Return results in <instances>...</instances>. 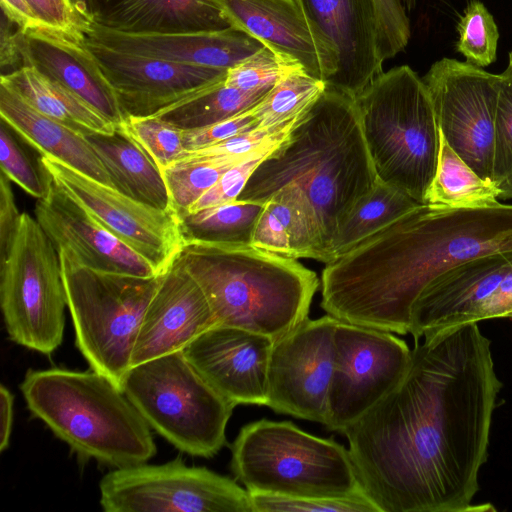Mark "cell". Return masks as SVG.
<instances>
[{"mask_svg":"<svg viewBox=\"0 0 512 512\" xmlns=\"http://www.w3.org/2000/svg\"><path fill=\"white\" fill-rule=\"evenodd\" d=\"M405 9L411 11L416 6V0H402Z\"/></svg>","mask_w":512,"mask_h":512,"instance_id":"cell-52","label":"cell"},{"mask_svg":"<svg viewBox=\"0 0 512 512\" xmlns=\"http://www.w3.org/2000/svg\"><path fill=\"white\" fill-rule=\"evenodd\" d=\"M269 91L270 89L242 91L227 85L224 79L159 110L152 116L183 131L199 129L251 110Z\"/></svg>","mask_w":512,"mask_h":512,"instance_id":"cell-32","label":"cell"},{"mask_svg":"<svg viewBox=\"0 0 512 512\" xmlns=\"http://www.w3.org/2000/svg\"><path fill=\"white\" fill-rule=\"evenodd\" d=\"M19 44L24 66L61 84L116 127L124 124L116 93L87 47L85 34L45 26L19 29Z\"/></svg>","mask_w":512,"mask_h":512,"instance_id":"cell-22","label":"cell"},{"mask_svg":"<svg viewBox=\"0 0 512 512\" xmlns=\"http://www.w3.org/2000/svg\"><path fill=\"white\" fill-rule=\"evenodd\" d=\"M0 4L3 14L19 29L27 30L44 26L26 0H0Z\"/></svg>","mask_w":512,"mask_h":512,"instance_id":"cell-48","label":"cell"},{"mask_svg":"<svg viewBox=\"0 0 512 512\" xmlns=\"http://www.w3.org/2000/svg\"><path fill=\"white\" fill-rule=\"evenodd\" d=\"M241 160L186 152L180 160L164 168L161 172L174 214L177 217L185 214L224 172Z\"/></svg>","mask_w":512,"mask_h":512,"instance_id":"cell-35","label":"cell"},{"mask_svg":"<svg viewBox=\"0 0 512 512\" xmlns=\"http://www.w3.org/2000/svg\"><path fill=\"white\" fill-rule=\"evenodd\" d=\"M85 36L99 45L160 60L229 70L264 47L248 33L220 31L131 34L90 23Z\"/></svg>","mask_w":512,"mask_h":512,"instance_id":"cell-23","label":"cell"},{"mask_svg":"<svg viewBox=\"0 0 512 512\" xmlns=\"http://www.w3.org/2000/svg\"><path fill=\"white\" fill-rule=\"evenodd\" d=\"M377 180L355 99L326 88L255 169L237 200L265 203L296 183L314 210L324 256L334 233Z\"/></svg>","mask_w":512,"mask_h":512,"instance_id":"cell-3","label":"cell"},{"mask_svg":"<svg viewBox=\"0 0 512 512\" xmlns=\"http://www.w3.org/2000/svg\"><path fill=\"white\" fill-rule=\"evenodd\" d=\"M512 318V251L467 260L435 278L411 308L415 343L469 323Z\"/></svg>","mask_w":512,"mask_h":512,"instance_id":"cell-14","label":"cell"},{"mask_svg":"<svg viewBox=\"0 0 512 512\" xmlns=\"http://www.w3.org/2000/svg\"><path fill=\"white\" fill-rule=\"evenodd\" d=\"M121 127L145 149L161 171L187 152L183 130L158 117H126Z\"/></svg>","mask_w":512,"mask_h":512,"instance_id":"cell-37","label":"cell"},{"mask_svg":"<svg viewBox=\"0 0 512 512\" xmlns=\"http://www.w3.org/2000/svg\"><path fill=\"white\" fill-rule=\"evenodd\" d=\"M216 326L208 300L178 257L162 274L142 318L131 366L183 351Z\"/></svg>","mask_w":512,"mask_h":512,"instance_id":"cell-21","label":"cell"},{"mask_svg":"<svg viewBox=\"0 0 512 512\" xmlns=\"http://www.w3.org/2000/svg\"><path fill=\"white\" fill-rule=\"evenodd\" d=\"M0 414V451H4L9 447L14 417V396L4 384L0 385Z\"/></svg>","mask_w":512,"mask_h":512,"instance_id":"cell-49","label":"cell"},{"mask_svg":"<svg viewBox=\"0 0 512 512\" xmlns=\"http://www.w3.org/2000/svg\"><path fill=\"white\" fill-rule=\"evenodd\" d=\"M499 200L512 199V175L498 185Z\"/></svg>","mask_w":512,"mask_h":512,"instance_id":"cell-51","label":"cell"},{"mask_svg":"<svg viewBox=\"0 0 512 512\" xmlns=\"http://www.w3.org/2000/svg\"><path fill=\"white\" fill-rule=\"evenodd\" d=\"M75 343L90 369L123 390L142 318L162 274L109 273L81 264L58 248Z\"/></svg>","mask_w":512,"mask_h":512,"instance_id":"cell-8","label":"cell"},{"mask_svg":"<svg viewBox=\"0 0 512 512\" xmlns=\"http://www.w3.org/2000/svg\"><path fill=\"white\" fill-rule=\"evenodd\" d=\"M123 391L150 428L180 451L211 458L226 444L235 406L204 380L183 351L131 367Z\"/></svg>","mask_w":512,"mask_h":512,"instance_id":"cell-9","label":"cell"},{"mask_svg":"<svg viewBox=\"0 0 512 512\" xmlns=\"http://www.w3.org/2000/svg\"><path fill=\"white\" fill-rule=\"evenodd\" d=\"M231 27L271 49L288 65L327 82V55L294 0H216Z\"/></svg>","mask_w":512,"mask_h":512,"instance_id":"cell-24","label":"cell"},{"mask_svg":"<svg viewBox=\"0 0 512 512\" xmlns=\"http://www.w3.org/2000/svg\"><path fill=\"white\" fill-rule=\"evenodd\" d=\"M0 115L15 133L42 156L113 187L111 178L84 133L43 115L0 83Z\"/></svg>","mask_w":512,"mask_h":512,"instance_id":"cell-26","label":"cell"},{"mask_svg":"<svg viewBox=\"0 0 512 512\" xmlns=\"http://www.w3.org/2000/svg\"><path fill=\"white\" fill-rule=\"evenodd\" d=\"M11 128L1 120L0 126V166L10 181L16 183L29 195L40 199L46 193V183L42 171L36 169L24 150L10 132Z\"/></svg>","mask_w":512,"mask_h":512,"instance_id":"cell-41","label":"cell"},{"mask_svg":"<svg viewBox=\"0 0 512 512\" xmlns=\"http://www.w3.org/2000/svg\"><path fill=\"white\" fill-rule=\"evenodd\" d=\"M509 65L512 66V52L509 54Z\"/></svg>","mask_w":512,"mask_h":512,"instance_id":"cell-53","label":"cell"},{"mask_svg":"<svg viewBox=\"0 0 512 512\" xmlns=\"http://www.w3.org/2000/svg\"><path fill=\"white\" fill-rule=\"evenodd\" d=\"M288 65L271 49L264 46L227 72L225 83L242 91L271 89Z\"/></svg>","mask_w":512,"mask_h":512,"instance_id":"cell-42","label":"cell"},{"mask_svg":"<svg viewBox=\"0 0 512 512\" xmlns=\"http://www.w3.org/2000/svg\"><path fill=\"white\" fill-rule=\"evenodd\" d=\"M327 55L326 88L356 99L380 75L375 0H294Z\"/></svg>","mask_w":512,"mask_h":512,"instance_id":"cell-17","label":"cell"},{"mask_svg":"<svg viewBox=\"0 0 512 512\" xmlns=\"http://www.w3.org/2000/svg\"><path fill=\"white\" fill-rule=\"evenodd\" d=\"M20 390L33 416L81 459L115 469L156 454L150 426L124 391L92 369H30Z\"/></svg>","mask_w":512,"mask_h":512,"instance_id":"cell-5","label":"cell"},{"mask_svg":"<svg viewBox=\"0 0 512 512\" xmlns=\"http://www.w3.org/2000/svg\"><path fill=\"white\" fill-rule=\"evenodd\" d=\"M498 196V185L481 178L440 132L438 164L426 203L462 209L493 208L502 204Z\"/></svg>","mask_w":512,"mask_h":512,"instance_id":"cell-31","label":"cell"},{"mask_svg":"<svg viewBox=\"0 0 512 512\" xmlns=\"http://www.w3.org/2000/svg\"><path fill=\"white\" fill-rule=\"evenodd\" d=\"M278 145L255 151L234 164L185 214L236 201L255 169Z\"/></svg>","mask_w":512,"mask_h":512,"instance_id":"cell-40","label":"cell"},{"mask_svg":"<svg viewBox=\"0 0 512 512\" xmlns=\"http://www.w3.org/2000/svg\"><path fill=\"white\" fill-rule=\"evenodd\" d=\"M512 175V66L500 74L494 120L493 181L497 185Z\"/></svg>","mask_w":512,"mask_h":512,"instance_id":"cell-39","label":"cell"},{"mask_svg":"<svg viewBox=\"0 0 512 512\" xmlns=\"http://www.w3.org/2000/svg\"><path fill=\"white\" fill-rule=\"evenodd\" d=\"M251 244L291 259L322 261L324 246L317 219L296 183L281 187L265 202Z\"/></svg>","mask_w":512,"mask_h":512,"instance_id":"cell-27","label":"cell"},{"mask_svg":"<svg viewBox=\"0 0 512 512\" xmlns=\"http://www.w3.org/2000/svg\"><path fill=\"white\" fill-rule=\"evenodd\" d=\"M99 491L105 512H254L235 480L181 458L112 469Z\"/></svg>","mask_w":512,"mask_h":512,"instance_id":"cell-11","label":"cell"},{"mask_svg":"<svg viewBox=\"0 0 512 512\" xmlns=\"http://www.w3.org/2000/svg\"><path fill=\"white\" fill-rule=\"evenodd\" d=\"M410 360L411 349L391 332L338 320L327 429L343 434L400 382Z\"/></svg>","mask_w":512,"mask_h":512,"instance_id":"cell-12","label":"cell"},{"mask_svg":"<svg viewBox=\"0 0 512 512\" xmlns=\"http://www.w3.org/2000/svg\"><path fill=\"white\" fill-rule=\"evenodd\" d=\"M46 27L75 34H85L89 23L81 19L69 0H26Z\"/></svg>","mask_w":512,"mask_h":512,"instance_id":"cell-45","label":"cell"},{"mask_svg":"<svg viewBox=\"0 0 512 512\" xmlns=\"http://www.w3.org/2000/svg\"><path fill=\"white\" fill-rule=\"evenodd\" d=\"M10 179L0 175V264L7 258L14 241L21 214L16 206Z\"/></svg>","mask_w":512,"mask_h":512,"instance_id":"cell-46","label":"cell"},{"mask_svg":"<svg viewBox=\"0 0 512 512\" xmlns=\"http://www.w3.org/2000/svg\"><path fill=\"white\" fill-rule=\"evenodd\" d=\"M503 383L477 323L415 343L400 382L343 433L379 512H484L473 504Z\"/></svg>","mask_w":512,"mask_h":512,"instance_id":"cell-1","label":"cell"},{"mask_svg":"<svg viewBox=\"0 0 512 512\" xmlns=\"http://www.w3.org/2000/svg\"><path fill=\"white\" fill-rule=\"evenodd\" d=\"M249 493L254 512H379L363 492L333 498H300L267 493Z\"/></svg>","mask_w":512,"mask_h":512,"instance_id":"cell-38","label":"cell"},{"mask_svg":"<svg viewBox=\"0 0 512 512\" xmlns=\"http://www.w3.org/2000/svg\"><path fill=\"white\" fill-rule=\"evenodd\" d=\"M0 83L38 112L81 133L109 134L117 128L71 91L32 66L2 74Z\"/></svg>","mask_w":512,"mask_h":512,"instance_id":"cell-29","label":"cell"},{"mask_svg":"<svg viewBox=\"0 0 512 512\" xmlns=\"http://www.w3.org/2000/svg\"><path fill=\"white\" fill-rule=\"evenodd\" d=\"M13 25L15 24L3 14L0 32V64L3 70L7 69V73L24 66L20 52L19 29L14 31Z\"/></svg>","mask_w":512,"mask_h":512,"instance_id":"cell-47","label":"cell"},{"mask_svg":"<svg viewBox=\"0 0 512 512\" xmlns=\"http://www.w3.org/2000/svg\"><path fill=\"white\" fill-rule=\"evenodd\" d=\"M0 305L11 341L47 355L61 345L67 297L59 251L28 213L0 264Z\"/></svg>","mask_w":512,"mask_h":512,"instance_id":"cell-10","label":"cell"},{"mask_svg":"<svg viewBox=\"0 0 512 512\" xmlns=\"http://www.w3.org/2000/svg\"><path fill=\"white\" fill-rule=\"evenodd\" d=\"M231 453L235 479L252 493L333 498L363 492L348 449L290 421L243 426Z\"/></svg>","mask_w":512,"mask_h":512,"instance_id":"cell-7","label":"cell"},{"mask_svg":"<svg viewBox=\"0 0 512 512\" xmlns=\"http://www.w3.org/2000/svg\"><path fill=\"white\" fill-rule=\"evenodd\" d=\"M325 89V82L301 67L288 66L264 99L252 109L257 127L273 128L298 119Z\"/></svg>","mask_w":512,"mask_h":512,"instance_id":"cell-34","label":"cell"},{"mask_svg":"<svg viewBox=\"0 0 512 512\" xmlns=\"http://www.w3.org/2000/svg\"><path fill=\"white\" fill-rule=\"evenodd\" d=\"M499 251H512V205L420 203L325 265L321 307L351 324L406 335L414 302L435 278Z\"/></svg>","mask_w":512,"mask_h":512,"instance_id":"cell-2","label":"cell"},{"mask_svg":"<svg viewBox=\"0 0 512 512\" xmlns=\"http://www.w3.org/2000/svg\"><path fill=\"white\" fill-rule=\"evenodd\" d=\"M92 23L131 34L230 28L216 0H90Z\"/></svg>","mask_w":512,"mask_h":512,"instance_id":"cell-25","label":"cell"},{"mask_svg":"<svg viewBox=\"0 0 512 512\" xmlns=\"http://www.w3.org/2000/svg\"><path fill=\"white\" fill-rule=\"evenodd\" d=\"M355 102L378 180L426 203L440 129L422 78L407 65L394 67L378 75Z\"/></svg>","mask_w":512,"mask_h":512,"instance_id":"cell-6","label":"cell"},{"mask_svg":"<svg viewBox=\"0 0 512 512\" xmlns=\"http://www.w3.org/2000/svg\"><path fill=\"white\" fill-rule=\"evenodd\" d=\"M178 259L203 290L216 325L276 340L308 318L321 285L296 259L253 245H182Z\"/></svg>","mask_w":512,"mask_h":512,"instance_id":"cell-4","label":"cell"},{"mask_svg":"<svg viewBox=\"0 0 512 512\" xmlns=\"http://www.w3.org/2000/svg\"><path fill=\"white\" fill-rule=\"evenodd\" d=\"M38 164L105 229L163 274L178 257L183 241L177 216L143 204L46 156Z\"/></svg>","mask_w":512,"mask_h":512,"instance_id":"cell-15","label":"cell"},{"mask_svg":"<svg viewBox=\"0 0 512 512\" xmlns=\"http://www.w3.org/2000/svg\"><path fill=\"white\" fill-rule=\"evenodd\" d=\"M458 52L466 62L486 67L496 59L499 32L493 16L479 0H471L457 25Z\"/></svg>","mask_w":512,"mask_h":512,"instance_id":"cell-36","label":"cell"},{"mask_svg":"<svg viewBox=\"0 0 512 512\" xmlns=\"http://www.w3.org/2000/svg\"><path fill=\"white\" fill-rule=\"evenodd\" d=\"M252 109L207 127L183 131V143L186 151H197L255 129L257 120Z\"/></svg>","mask_w":512,"mask_h":512,"instance_id":"cell-44","label":"cell"},{"mask_svg":"<svg viewBox=\"0 0 512 512\" xmlns=\"http://www.w3.org/2000/svg\"><path fill=\"white\" fill-rule=\"evenodd\" d=\"M126 117L150 116L223 81L228 70L185 65L117 51L86 38Z\"/></svg>","mask_w":512,"mask_h":512,"instance_id":"cell-18","label":"cell"},{"mask_svg":"<svg viewBox=\"0 0 512 512\" xmlns=\"http://www.w3.org/2000/svg\"><path fill=\"white\" fill-rule=\"evenodd\" d=\"M273 343L262 334L216 325L183 352L204 380L232 405L266 406Z\"/></svg>","mask_w":512,"mask_h":512,"instance_id":"cell-19","label":"cell"},{"mask_svg":"<svg viewBox=\"0 0 512 512\" xmlns=\"http://www.w3.org/2000/svg\"><path fill=\"white\" fill-rule=\"evenodd\" d=\"M78 16L87 23H92V10L90 0H69Z\"/></svg>","mask_w":512,"mask_h":512,"instance_id":"cell-50","label":"cell"},{"mask_svg":"<svg viewBox=\"0 0 512 512\" xmlns=\"http://www.w3.org/2000/svg\"><path fill=\"white\" fill-rule=\"evenodd\" d=\"M265 203L236 200L187 213L178 218L183 244L252 245V236Z\"/></svg>","mask_w":512,"mask_h":512,"instance_id":"cell-33","label":"cell"},{"mask_svg":"<svg viewBox=\"0 0 512 512\" xmlns=\"http://www.w3.org/2000/svg\"><path fill=\"white\" fill-rule=\"evenodd\" d=\"M338 320L329 314L307 318L274 340L266 406L276 413L324 425Z\"/></svg>","mask_w":512,"mask_h":512,"instance_id":"cell-16","label":"cell"},{"mask_svg":"<svg viewBox=\"0 0 512 512\" xmlns=\"http://www.w3.org/2000/svg\"><path fill=\"white\" fill-rule=\"evenodd\" d=\"M422 80L440 132L449 146L481 178L493 181L494 120L500 74L489 73L468 62L443 58L430 67Z\"/></svg>","mask_w":512,"mask_h":512,"instance_id":"cell-13","label":"cell"},{"mask_svg":"<svg viewBox=\"0 0 512 512\" xmlns=\"http://www.w3.org/2000/svg\"><path fill=\"white\" fill-rule=\"evenodd\" d=\"M40 169L46 193L36 201L35 218L57 248H67L81 264L94 270L138 277L160 275L146 259L105 229L47 171Z\"/></svg>","mask_w":512,"mask_h":512,"instance_id":"cell-20","label":"cell"},{"mask_svg":"<svg viewBox=\"0 0 512 512\" xmlns=\"http://www.w3.org/2000/svg\"><path fill=\"white\" fill-rule=\"evenodd\" d=\"M84 136L115 189L150 207L173 212L160 168L123 127L109 134L84 133Z\"/></svg>","mask_w":512,"mask_h":512,"instance_id":"cell-28","label":"cell"},{"mask_svg":"<svg viewBox=\"0 0 512 512\" xmlns=\"http://www.w3.org/2000/svg\"><path fill=\"white\" fill-rule=\"evenodd\" d=\"M413 198L377 180L354 206L329 241L322 262L336 260L415 208Z\"/></svg>","mask_w":512,"mask_h":512,"instance_id":"cell-30","label":"cell"},{"mask_svg":"<svg viewBox=\"0 0 512 512\" xmlns=\"http://www.w3.org/2000/svg\"><path fill=\"white\" fill-rule=\"evenodd\" d=\"M378 15V51L381 60L393 58L407 46L410 23L402 0H375Z\"/></svg>","mask_w":512,"mask_h":512,"instance_id":"cell-43","label":"cell"}]
</instances>
